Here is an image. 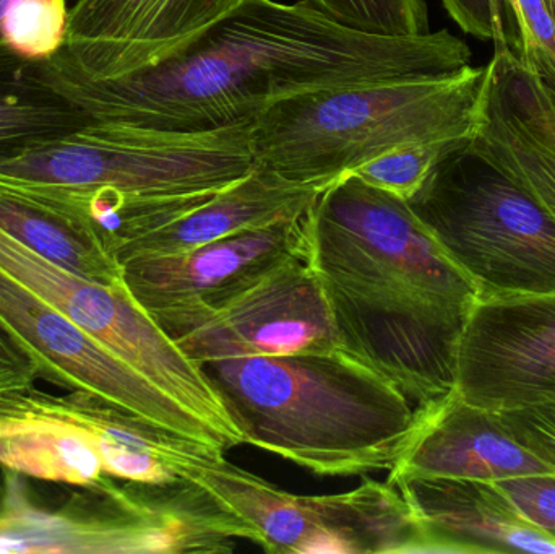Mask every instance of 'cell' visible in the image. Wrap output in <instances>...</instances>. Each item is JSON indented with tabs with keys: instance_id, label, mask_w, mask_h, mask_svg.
Returning a JSON list of instances; mask_svg holds the SVG:
<instances>
[{
	"instance_id": "6da1fadb",
	"label": "cell",
	"mask_w": 555,
	"mask_h": 554,
	"mask_svg": "<svg viewBox=\"0 0 555 554\" xmlns=\"http://www.w3.org/2000/svg\"><path fill=\"white\" fill-rule=\"evenodd\" d=\"M472 49L452 33L382 36L336 22L310 0H243L204 31L135 55L90 81L36 62L90 123L204 133L250 126L270 104L309 91L460 70Z\"/></svg>"
},
{
	"instance_id": "7a4b0ae2",
	"label": "cell",
	"mask_w": 555,
	"mask_h": 554,
	"mask_svg": "<svg viewBox=\"0 0 555 554\" xmlns=\"http://www.w3.org/2000/svg\"><path fill=\"white\" fill-rule=\"evenodd\" d=\"M302 254L346 353L414 409L455 387L460 338L481 295L406 201L341 176L307 208Z\"/></svg>"
},
{
	"instance_id": "3957f363",
	"label": "cell",
	"mask_w": 555,
	"mask_h": 554,
	"mask_svg": "<svg viewBox=\"0 0 555 554\" xmlns=\"http://www.w3.org/2000/svg\"><path fill=\"white\" fill-rule=\"evenodd\" d=\"M244 445L325 477L390 472L414 407L345 350L202 364Z\"/></svg>"
},
{
	"instance_id": "277c9868",
	"label": "cell",
	"mask_w": 555,
	"mask_h": 554,
	"mask_svg": "<svg viewBox=\"0 0 555 554\" xmlns=\"http://www.w3.org/2000/svg\"><path fill=\"white\" fill-rule=\"evenodd\" d=\"M486 74L466 65L283 98L250 124L254 159L287 181L330 185L398 146L473 139Z\"/></svg>"
},
{
	"instance_id": "5b68a950",
	"label": "cell",
	"mask_w": 555,
	"mask_h": 554,
	"mask_svg": "<svg viewBox=\"0 0 555 554\" xmlns=\"http://www.w3.org/2000/svg\"><path fill=\"white\" fill-rule=\"evenodd\" d=\"M256 166L250 126L175 133L88 123L0 163V188L44 205L96 191L172 197L221 191Z\"/></svg>"
},
{
	"instance_id": "8992f818",
	"label": "cell",
	"mask_w": 555,
	"mask_h": 554,
	"mask_svg": "<svg viewBox=\"0 0 555 554\" xmlns=\"http://www.w3.org/2000/svg\"><path fill=\"white\" fill-rule=\"evenodd\" d=\"M0 485V554L233 553L247 529L191 481L146 485L113 477L57 510L36 506L18 474Z\"/></svg>"
},
{
	"instance_id": "52a82bcc",
	"label": "cell",
	"mask_w": 555,
	"mask_h": 554,
	"mask_svg": "<svg viewBox=\"0 0 555 554\" xmlns=\"http://www.w3.org/2000/svg\"><path fill=\"white\" fill-rule=\"evenodd\" d=\"M408 204L479 298L555 292L553 215L469 143L437 163Z\"/></svg>"
},
{
	"instance_id": "ba28073f",
	"label": "cell",
	"mask_w": 555,
	"mask_h": 554,
	"mask_svg": "<svg viewBox=\"0 0 555 554\" xmlns=\"http://www.w3.org/2000/svg\"><path fill=\"white\" fill-rule=\"evenodd\" d=\"M224 511L243 520L256 545L281 554L433 553L429 537L395 485L365 478L348 493H287L211 452L185 471Z\"/></svg>"
},
{
	"instance_id": "9c48e42d",
	"label": "cell",
	"mask_w": 555,
	"mask_h": 554,
	"mask_svg": "<svg viewBox=\"0 0 555 554\" xmlns=\"http://www.w3.org/2000/svg\"><path fill=\"white\" fill-rule=\"evenodd\" d=\"M0 270L51 302L156 389L210 426L230 451L243 445L204 371L156 324L126 283L107 286L75 275L33 253L0 228Z\"/></svg>"
},
{
	"instance_id": "30bf717a",
	"label": "cell",
	"mask_w": 555,
	"mask_h": 554,
	"mask_svg": "<svg viewBox=\"0 0 555 554\" xmlns=\"http://www.w3.org/2000/svg\"><path fill=\"white\" fill-rule=\"evenodd\" d=\"M0 328L33 361L39 379L93 394L153 425L228 451L210 426L3 270Z\"/></svg>"
},
{
	"instance_id": "8fae6325",
	"label": "cell",
	"mask_w": 555,
	"mask_h": 554,
	"mask_svg": "<svg viewBox=\"0 0 555 554\" xmlns=\"http://www.w3.org/2000/svg\"><path fill=\"white\" fill-rule=\"evenodd\" d=\"M172 340L195 364L343 350L332 309L304 254L220 308L182 324Z\"/></svg>"
},
{
	"instance_id": "7c38bea8",
	"label": "cell",
	"mask_w": 555,
	"mask_h": 554,
	"mask_svg": "<svg viewBox=\"0 0 555 554\" xmlns=\"http://www.w3.org/2000/svg\"><path fill=\"white\" fill-rule=\"evenodd\" d=\"M306 211L185 253L124 260V282L171 337L189 319L227 305L302 254Z\"/></svg>"
},
{
	"instance_id": "4fadbf2b",
	"label": "cell",
	"mask_w": 555,
	"mask_h": 554,
	"mask_svg": "<svg viewBox=\"0 0 555 554\" xmlns=\"http://www.w3.org/2000/svg\"><path fill=\"white\" fill-rule=\"evenodd\" d=\"M453 389L498 413L555 403V292L479 298L460 338Z\"/></svg>"
},
{
	"instance_id": "5bb4252c",
	"label": "cell",
	"mask_w": 555,
	"mask_h": 554,
	"mask_svg": "<svg viewBox=\"0 0 555 554\" xmlns=\"http://www.w3.org/2000/svg\"><path fill=\"white\" fill-rule=\"evenodd\" d=\"M478 126L469 146L530 192L555 220V98L514 49L486 65Z\"/></svg>"
},
{
	"instance_id": "9a60e30c",
	"label": "cell",
	"mask_w": 555,
	"mask_h": 554,
	"mask_svg": "<svg viewBox=\"0 0 555 554\" xmlns=\"http://www.w3.org/2000/svg\"><path fill=\"white\" fill-rule=\"evenodd\" d=\"M512 436L501 413L466 402L455 389L414 409V422L388 484L403 478H460L499 481L521 475L551 474Z\"/></svg>"
},
{
	"instance_id": "2e32d148",
	"label": "cell",
	"mask_w": 555,
	"mask_h": 554,
	"mask_svg": "<svg viewBox=\"0 0 555 554\" xmlns=\"http://www.w3.org/2000/svg\"><path fill=\"white\" fill-rule=\"evenodd\" d=\"M243 0H78L49 59L81 80L117 77L135 55L204 31Z\"/></svg>"
},
{
	"instance_id": "e0dca14e",
	"label": "cell",
	"mask_w": 555,
	"mask_h": 554,
	"mask_svg": "<svg viewBox=\"0 0 555 554\" xmlns=\"http://www.w3.org/2000/svg\"><path fill=\"white\" fill-rule=\"evenodd\" d=\"M16 390L35 409L81 426L96 445L104 474L114 480L175 484L184 480L185 471L198 459L224 452L153 425L85 390H68L65 396L35 386Z\"/></svg>"
},
{
	"instance_id": "ac0fdd59",
	"label": "cell",
	"mask_w": 555,
	"mask_h": 554,
	"mask_svg": "<svg viewBox=\"0 0 555 554\" xmlns=\"http://www.w3.org/2000/svg\"><path fill=\"white\" fill-rule=\"evenodd\" d=\"M426 529L433 553L555 554V542L517 513L495 481H395Z\"/></svg>"
},
{
	"instance_id": "d6986e66",
	"label": "cell",
	"mask_w": 555,
	"mask_h": 554,
	"mask_svg": "<svg viewBox=\"0 0 555 554\" xmlns=\"http://www.w3.org/2000/svg\"><path fill=\"white\" fill-rule=\"evenodd\" d=\"M328 185L287 181L256 166L250 175L217 192L165 227L119 244L116 257L122 266L132 257L171 256L221 237L267 227L297 217Z\"/></svg>"
},
{
	"instance_id": "ffe728a7",
	"label": "cell",
	"mask_w": 555,
	"mask_h": 554,
	"mask_svg": "<svg viewBox=\"0 0 555 554\" xmlns=\"http://www.w3.org/2000/svg\"><path fill=\"white\" fill-rule=\"evenodd\" d=\"M0 468L80 488L107 477L96 445L81 426L35 409L18 390L0 394Z\"/></svg>"
},
{
	"instance_id": "44dd1931",
	"label": "cell",
	"mask_w": 555,
	"mask_h": 554,
	"mask_svg": "<svg viewBox=\"0 0 555 554\" xmlns=\"http://www.w3.org/2000/svg\"><path fill=\"white\" fill-rule=\"evenodd\" d=\"M0 228L61 269L107 286L122 285L124 269L87 221L0 188Z\"/></svg>"
},
{
	"instance_id": "7402d4cb",
	"label": "cell",
	"mask_w": 555,
	"mask_h": 554,
	"mask_svg": "<svg viewBox=\"0 0 555 554\" xmlns=\"http://www.w3.org/2000/svg\"><path fill=\"white\" fill-rule=\"evenodd\" d=\"M90 120L39 74L35 62L0 72V163L67 136Z\"/></svg>"
},
{
	"instance_id": "603a6c76",
	"label": "cell",
	"mask_w": 555,
	"mask_h": 554,
	"mask_svg": "<svg viewBox=\"0 0 555 554\" xmlns=\"http://www.w3.org/2000/svg\"><path fill=\"white\" fill-rule=\"evenodd\" d=\"M67 0H25L0 25V48L25 62H46L64 48Z\"/></svg>"
},
{
	"instance_id": "cb8c5ba5",
	"label": "cell",
	"mask_w": 555,
	"mask_h": 554,
	"mask_svg": "<svg viewBox=\"0 0 555 554\" xmlns=\"http://www.w3.org/2000/svg\"><path fill=\"white\" fill-rule=\"evenodd\" d=\"M469 140L472 139L398 146L359 166L351 175L358 176L372 188L408 202L423 188L437 163L465 146Z\"/></svg>"
},
{
	"instance_id": "d4e9b609",
	"label": "cell",
	"mask_w": 555,
	"mask_h": 554,
	"mask_svg": "<svg viewBox=\"0 0 555 554\" xmlns=\"http://www.w3.org/2000/svg\"><path fill=\"white\" fill-rule=\"evenodd\" d=\"M326 15L352 29L382 36L430 31L426 0H310Z\"/></svg>"
},
{
	"instance_id": "484cf974",
	"label": "cell",
	"mask_w": 555,
	"mask_h": 554,
	"mask_svg": "<svg viewBox=\"0 0 555 554\" xmlns=\"http://www.w3.org/2000/svg\"><path fill=\"white\" fill-rule=\"evenodd\" d=\"M518 35L517 54L555 77V20L546 0H507Z\"/></svg>"
},
{
	"instance_id": "4316f807",
	"label": "cell",
	"mask_w": 555,
	"mask_h": 554,
	"mask_svg": "<svg viewBox=\"0 0 555 554\" xmlns=\"http://www.w3.org/2000/svg\"><path fill=\"white\" fill-rule=\"evenodd\" d=\"M495 485L528 524L555 542V472L505 478Z\"/></svg>"
},
{
	"instance_id": "83f0119b",
	"label": "cell",
	"mask_w": 555,
	"mask_h": 554,
	"mask_svg": "<svg viewBox=\"0 0 555 554\" xmlns=\"http://www.w3.org/2000/svg\"><path fill=\"white\" fill-rule=\"evenodd\" d=\"M515 439L555 468V403L501 413Z\"/></svg>"
},
{
	"instance_id": "f1b7e54d",
	"label": "cell",
	"mask_w": 555,
	"mask_h": 554,
	"mask_svg": "<svg viewBox=\"0 0 555 554\" xmlns=\"http://www.w3.org/2000/svg\"><path fill=\"white\" fill-rule=\"evenodd\" d=\"M442 3L463 31L494 41L495 51L515 49L495 0H442Z\"/></svg>"
},
{
	"instance_id": "f546056e",
	"label": "cell",
	"mask_w": 555,
	"mask_h": 554,
	"mask_svg": "<svg viewBox=\"0 0 555 554\" xmlns=\"http://www.w3.org/2000/svg\"><path fill=\"white\" fill-rule=\"evenodd\" d=\"M38 379L33 361L0 328V394L35 386Z\"/></svg>"
},
{
	"instance_id": "4dcf8cb0",
	"label": "cell",
	"mask_w": 555,
	"mask_h": 554,
	"mask_svg": "<svg viewBox=\"0 0 555 554\" xmlns=\"http://www.w3.org/2000/svg\"><path fill=\"white\" fill-rule=\"evenodd\" d=\"M498 3L499 12H501L502 18H504L505 25H507L508 33H511L512 39H514L515 49H518V35L517 29H515L514 22H512L511 10H508L507 0H495Z\"/></svg>"
},
{
	"instance_id": "1f68e13d",
	"label": "cell",
	"mask_w": 555,
	"mask_h": 554,
	"mask_svg": "<svg viewBox=\"0 0 555 554\" xmlns=\"http://www.w3.org/2000/svg\"><path fill=\"white\" fill-rule=\"evenodd\" d=\"M25 2V0H0V25H2L3 18H5L7 13L13 9V7L18 5V3ZM0 51H3L0 48Z\"/></svg>"
},
{
	"instance_id": "d6a6232c",
	"label": "cell",
	"mask_w": 555,
	"mask_h": 554,
	"mask_svg": "<svg viewBox=\"0 0 555 554\" xmlns=\"http://www.w3.org/2000/svg\"><path fill=\"white\" fill-rule=\"evenodd\" d=\"M540 75H541V77L544 78V81H546L547 87L551 88V91H553V94L555 98V77H553V75L541 74V72H540Z\"/></svg>"
},
{
	"instance_id": "836d02e7",
	"label": "cell",
	"mask_w": 555,
	"mask_h": 554,
	"mask_svg": "<svg viewBox=\"0 0 555 554\" xmlns=\"http://www.w3.org/2000/svg\"><path fill=\"white\" fill-rule=\"evenodd\" d=\"M547 7H550L551 13H553L555 20V0H546Z\"/></svg>"
}]
</instances>
